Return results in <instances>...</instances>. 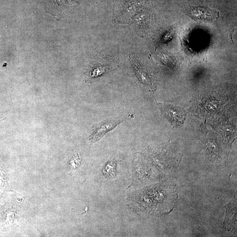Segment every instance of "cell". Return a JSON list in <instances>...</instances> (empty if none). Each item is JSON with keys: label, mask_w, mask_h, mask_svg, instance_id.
<instances>
[{"label": "cell", "mask_w": 237, "mask_h": 237, "mask_svg": "<svg viewBox=\"0 0 237 237\" xmlns=\"http://www.w3.org/2000/svg\"><path fill=\"white\" fill-rule=\"evenodd\" d=\"M124 121L123 118H112L107 119L100 124L93 125L92 127V133L90 137V140L93 142L97 141L107 132L115 128L117 125Z\"/></svg>", "instance_id": "3957f363"}, {"label": "cell", "mask_w": 237, "mask_h": 237, "mask_svg": "<svg viewBox=\"0 0 237 237\" xmlns=\"http://www.w3.org/2000/svg\"><path fill=\"white\" fill-rule=\"evenodd\" d=\"M162 113L173 126L180 127L184 124L186 120V113L184 109L169 105L158 104Z\"/></svg>", "instance_id": "7a4b0ae2"}, {"label": "cell", "mask_w": 237, "mask_h": 237, "mask_svg": "<svg viewBox=\"0 0 237 237\" xmlns=\"http://www.w3.org/2000/svg\"><path fill=\"white\" fill-rule=\"evenodd\" d=\"M185 12L196 22H212L220 17L219 12L206 6L189 5L185 8Z\"/></svg>", "instance_id": "6da1fadb"}, {"label": "cell", "mask_w": 237, "mask_h": 237, "mask_svg": "<svg viewBox=\"0 0 237 237\" xmlns=\"http://www.w3.org/2000/svg\"><path fill=\"white\" fill-rule=\"evenodd\" d=\"M115 164L113 163H109L106 167V170L105 172L107 174L109 175H114L115 174Z\"/></svg>", "instance_id": "277c9868"}]
</instances>
